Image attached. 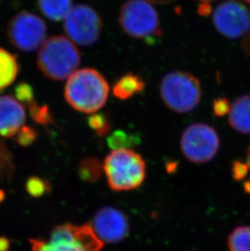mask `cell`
Here are the masks:
<instances>
[{
	"mask_svg": "<svg viewBox=\"0 0 250 251\" xmlns=\"http://www.w3.org/2000/svg\"><path fill=\"white\" fill-rule=\"evenodd\" d=\"M108 83L100 72L82 69L69 76L64 89V97L73 108L84 113H95L108 98Z\"/></svg>",
	"mask_w": 250,
	"mask_h": 251,
	"instance_id": "cell-1",
	"label": "cell"
},
{
	"mask_svg": "<svg viewBox=\"0 0 250 251\" xmlns=\"http://www.w3.org/2000/svg\"><path fill=\"white\" fill-rule=\"evenodd\" d=\"M102 170L111 190L118 192L139 188L147 176V165L138 153L130 149L113 150L106 155Z\"/></svg>",
	"mask_w": 250,
	"mask_h": 251,
	"instance_id": "cell-2",
	"label": "cell"
},
{
	"mask_svg": "<svg viewBox=\"0 0 250 251\" xmlns=\"http://www.w3.org/2000/svg\"><path fill=\"white\" fill-rule=\"evenodd\" d=\"M80 64V51L64 36H54L46 41L37 56L39 70L46 77L54 81L68 78Z\"/></svg>",
	"mask_w": 250,
	"mask_h": 251,
	"instance_id": "cell-3",
	"label": "cell"
},
{
	"mask_svg": "<svg viewBox=\"0 0 250 251\" xmlns=\"http://www.w3.org/2000/svg\"><path fill=\"white\" fill-rule=\"evenodd\" d=\"M32 251H101L103 242L90 225L64 224L52 230L49 241L30 240Z\"/></svg>",
	"mask_w": 250,
	"mask_h": 251,
	"instance_id": "cell-4",
	"label": "cell"
},
{
	"mask_svg": "<svg viewBox=\"0 0 250 251\" xmlns=\"http://www.w3.org/2000/svg\"><path fill=\"white\" fill-rule=\"evenodd\" d=\"M160 95L169 109L178 113L191 112L200 102V81L186 72H172L161 81Z\"/></svg>",
	"mask_w": 250,
	"mask_h": 251,
	"instance_id": "cell-5",
	"label": "cell"
},
{
	"mask_svg": "<svg viewBox=\"0 0 250 251\" xmlns=\"http://www.w3.org/2000/svg\"><path fill=\"white\" fill-rule=\"evenodd\" d=\"M119 22L132 38L151 41L162 33L157 11L147 0H128L124 3Z\"/></svg>",
	"mask_w": 250,
	"mask_h": 251,
	"instance_id": "cell-6",
	"label": "cell"
},
{
	"mask_svg": "<svg viewBox=\"0 0 250 251\" xmlns=\"http://www.w3.org/2000/svg\"><path fill=\"white\" fill-rule=\"evenodd\" d=\"M180 148L189 161L203 164L211 160L217 154L220 138L212 127L205 124H194L182 134Z\"/></svg>",
	"mask_w": 250,
	"mask_h": 251,
	"instance_id": "cell-7",
	"label": "cell"
},
{
	"mask_svg": "<svg viewBox=\"0 0 250 251\" xmlns=\"http://www.w3.org/2000/svg\"><path fill=\"white\" fill-rule=\"evenodd\" d=\"M7 36L12 45L25 52H32L45 43L47 26L40 17L21 12L10 21Z\"/></svg>",
	"mask_w": 250,
	"mask_h": 251,
	"instance_id": "cell-8",
	"label": "cell"
},
{
	"mask_svg": "<svg viewBox=\"0 0 250 251\" xmlns=\"http://www.w3.org/2000/svg\"><path fill=\"white\" fill-rule=\"evenodd\" d=\"M65 33L71 41L80 46L95 44L101 34V17L92 7L85 4L72 7L64 18Z\"/></svg>",
	"mask_w": 250,
	"mask_h": 251,
	"instance_id": "cell-9",
	"label": "cell"
},
{
	"mask_svg": "<svg viewBox=\"0 0 250 251\" xmlns=\"http://www.w3.org/2000/svg\"><path fill=\"white\" fill-rule=\"evenodd\" d=\"M213 23L216 29L226 38H241L250 28V10L239 1L227 0L215 9Z\"/></svg>",
	"mask_w": 250,
	"mask_h": 251,
	"instance_id": "cell-10",
	"label": "cell"
},
{
	"mask_svg": "<svg viewBox=\"0 0 250 251\" xmlns=\"http://www.w3.org/2000/svg\"><path fill=\"white\" fill-rule=\"evenodd\" d=\"M90 225L101 242L107 243L123 241L129 232V225L125 214L111 206L100 209Z\"/></svg>",
	"mask_w": 250,
	"mask_h": 251,
	"instance_id": "cell-11",
	"label": "cell"
},
{
	"mask_svg": "<svg viewBox=\"0 0 250 251\" xmlns=\"http://www.w3.org/2000/svg\"><path fill=\"white\" fill-rule=\"evenodd\" d=\"M24 107L9 95L0 96V136L12 138L17 135L25 122Z\"/></svg>",
	"mask_w": 250,
	"mask_h": 251,
	"instance_id": "cell-12",
	"label": "cell"
},
{
	"mask_svg": "<svg viewBox=\"0 0 250 251\" xmlns=\"http://www.w3.org/2000/svg\"><path fill=\"white\" fill-rule=\"evenodd\" d=\"M230 126L240 133H250V96H241L229 109Z\"/></svg>",
	"mask_w": 250,
	"mask_h": 251,
	"instance_id": "cell-13",
	"label": "cell"
},
{
	"mask_svg": "<svg viewBox=\"0 0 250 251\" xmlns=\"http://www.w3.org/2000/svg\"><path fill=\"white\" fill-rule=\"evenodd\" d=\"M146 87L144 80L135 74H125L113 85V95L119 100H127L135 95L142 93Z\"/></svg>",
	"mask_w": 250,
	"mask_h": 251,
	"instance_id": "cell-14",
	"label": "cell"
},
{
	"mask_svg": "<svg viewBox=\"0 0 250 251\" xmlns=\"http://www.w3.org/2000/svg\"><path fill=\"white\" fill-rule=\"evenodd\" d=\"M19 69L17 56L0 48V91L13 83Z\"/></svg>",
	"mask_w": 250,
	"mask_h": 251,
	"instance_id": "cell-15",
	"label": "cell"
},
{
	"mask_svg": "<svg viewBox=\"0 0 250 251\" xmlns=\"http://www.w3.org/2000/svg\"><path fill=\"white\" fill-rule=\"evenodd\" d=\"M72 0H38V8L48 19L64 20L72 9Z\"/></svg>",
	"mask_w": 250,
	"mask_h": 251,
	"instance_id": "cell-16",
	"label": "cell"
},
{
	"mask_svg": "<svg viewBox=\"0 0 250 251\" xmlns=\"http://www.w3.org/2000/svg\"><path fill=\"white\" fill-rule=\"evenodd\" d=\"M231 251H250V227H240L229 237Z\"/></svg>",
	"mask_w": 250,
	"mask_h": 251,
	"instance_id": "cell-17",
	"label": "cell"
},
{
	"mask_svg": "<svg viewBox=\"0 0 250 251\" xmlns=\"http://www.w3.org/2000/svg\"><path fill=\"white\" fill-rule=\"evenodd\" d=\"M102 164L95 158L89 157L81 161L80 164V175L82 179L87 181L97 180L101 175Z\"/></svg>",
	"mask_w": 250,
	"mask_h": 251,
	"instance_id": "cell-18",
	"label": "cell"
},
{
	"mask_svg": "<svg viewBox=\"0 0 250 251\" xmlns=\"http://www.w3.org/2000/svg\"><path fill=\"white\" fill-rule=\"evenodd\" d=\"M29 115L36 123L48 126L53 124V117L50 108L47 105H39L35 100L28 104Z\"/></svg>",
	"mask_w": 250,
	"mask_h": 251,
	"instance_id": "cell-19",
	"label": "cell"
},
{
	"mask_svg": "<svg viewBox=\"0 0 250 251\" xmlns=\"http://www.w3.org/2000/svg\"><path fill=\"white\" fill-rule=\"evenodd\" d=\"M107 142L112 149H129V147L137 143L138 139L125 131L117 130L109 137Z\"/></svg>",
	"mask_w": 250,
	"mask_h": 251,
	"instance_id": "cell-20",
	"label": "cell"
},
{
	"mask_svg": "<svg viewBox=\"0 0 250 251\" xmlns=\"http://www.w3.org/2000/svg\"><path fill=\"white\" fill-rule=\"evenodd\" d=\"M88 125L100 137L106 136L111 129L108 116L105 113H95L87 119Z\"/></svg>",
	"mask_w": 250,
	"mask_h": 251,
	"instance_id": "cell-21",
	"label": "cell"
},
{
	"mask_svg": "<svg viewBox=\"0 0 250 251\" xmlns=\"http://www.w3.org/2000/svg\"><path fill=\"white\" fill-rule=\"evenodd\" d=\"M50 190L48 181L37 176L30 177L26 182V190L28 195L34 198H39Z\"/></svg>",
	"mask_w": 250,
	"mask_h": 251,
	"instance_id": "cell-22",
	"label": "cell"
},
{
	"mask_svg": "<svg viewBox=\"0 0 250 251\" xmlns=\"http://www.w3.org/2000/svg\"><path fill=\"white\" fill-rule=\"evenodd\" d=\"M15 96L18 102L26 103L27 105L33 102V100H35L33 88L29 84L25 83V82L20 83L16 86Z\"/></svg>",
	"mask_w": 250,
	"mask_h": 251,
	"instance_id": "cell-23",
	"label": "cell"
},
{
	"mask_svg": "<svg viewBox=\"0 0 250 251\" xmlns=\"http://www.w3.org/2000/svg\"><path fill=\"white\" fill-rule=\"evenodd\" d=\"M38 133L30 126H23L16 135V142L22 147H28L35 142Z\"/></svg>",
	"mask_w": 250,
	"mask_h": 251,
	"instance_id": "cell-24",
	"label": "cell"
},
{
	"mask_svg": "<svg viewBox=\"0 0 250 251\" xmlns=\"http://www.w3.org/2000/svg\"><path fill=\"white\" fill-rule=\"evenodd\" d=\"M228 102L224 99H220L215 101L214 103V112L218 116H223L225 115L226 112H229Z\"/></svg>",
	"mask_w": 250,
	"mask_h": 251,
	"instance_id": "cell-25",
	"label": "cell"
},
{
	"mask_svg": "<svg viewBox=\"0 0 250 251\" xmlns=\"http://www.w3.org/2000/svg\"><path fill=\"white\" fill-rule=\"evenodd\" d=\"M199 14L201 16H208L210 13V7L209 6V3L206 2H201V4L199 7Z\"/></svg>",
	"mask_w": 250,
	"mask_h": 251,
	"instance_id": "cell-26",
	"label": "cell"
},
{
	"mask_svg": "<svg viewBox=\"0 0 250 251\" xmlns=\"http://www.w3.org/2000/svg\"><path fill=\"white\" fill-rule=\"evenodd\" d=\"M10 242L7 237L0 236V251H9Z\"/></svg>",
	"mask_w": 250,
	"mask_h": 251,
	"instance_id": "cell-27",
	"label": "cell"
},
{
	"mask_svg": "<svg viewBox=\"0 0 250 251\" xmlns=\"http://www.w3.org/2000/svg\"><path fill=\"white\" fill-rule=\"evenodd\" d=\"M149 2H153V3H168V2H172L173 0H148Z\"/></svg>",
	"mask_w": 250,
	"mask_h": 251,
	"instance_id": "cell-28",
	"label": "cell"
},
{
	"mask_svg": "<svg viewBox=\"0 0 250 251\" xmlns=\"http://www.w3.org/2000/svg\"><path fill=\"white\" fill-rule=\"evenodd\" d=\"M4 193H3V191H2V190H0V202L1 201H2V200H3V199H4Z\"/></svg>",
	"mask_w": 250,
	"mask_h": 251,
	"instance_id": "cell-29",
	"label": "cell"
},
{
	"mask_svg": "<svg viewBox=\"0 0 250 251\" xmlns=\"http://www.w3.org/2000/svg\"><path fill=\"white\" fill-rule=\"evenodd\" d=\"M201 2H206V3H209V2H211V1H214V0H199Z\"/></svg>",
	"mask_w": 250,
	"mask_h": 251,
	"instance_id": "cell-30",
	"label": "cell"
},
{
	"mask_svg": "<svg viewBox=\"0 0 250 251\" xmlns=\"http://www.w3.org/2000/svg\"><path fill=\"white\" fill-rule=\"evenodd\" d=\"M245 1H246V2H248V3H250V0H245Z\"/></svg>",
	"mask_w": 250,
	"mask_h": 251,
	"instance_id": "cell-31",
	"label": "cell"
},
{
	"mask_svg": "<svg viewBox=\"0 0 250 251\" xmlns=\"http://www.w3.org/2000/svg\"><path fill=\"white\" fill-rule=\"evenodd\" d=\"M249 157H250V153H249Z\"/></svg>",
	"mask_w": 250,
	"mask_h": 251,
	"instance_id": "cell-32",
	"label": "cell"
}]
</instances>
